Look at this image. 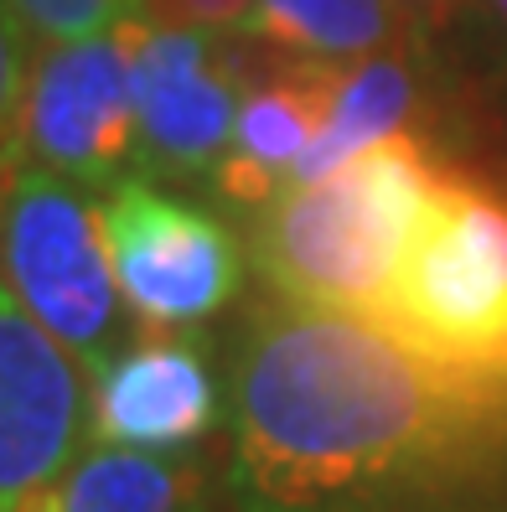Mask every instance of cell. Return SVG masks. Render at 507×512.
Instances as JSON below:
<instances>
[{
  "label": "cell",
  "mask_w": 507,
  "mask_h": 512,
  "mask_svg": "<svg viewBox=\"0 0 507 512\" xmlns=\"http://www.w3.org/2000/svg\"><path fill=\"white\" fill-rule=\"evenodd\" d=\"M233 512H461L507 476V388L357 311L259 306L228 363Z\"/></svg>",
  "instance_id": "1"
},
{
  "label": "cell",
  "mask_w": 507,
  "mask_h": 512,
  "mask_svg": "<svg viewBox=\"0 0 507 512\" xmlns=\"http://www.w3.org/2000/svg\"><path fill=\"white\" fill-rule=\"evenodd\" d=\"M425 135L399 130L316 182H290L249 213V259L280 300L378 316L440 187Z\"/></svg>",
  "instance_id": "2"
},
{
  "label": "cell",
  "mask_w": 507,
  "mask_h": 512,
  "mask_svg": "<svg viewBox=\"0 0 507 512\" xmlns=\"http://www.w3.org/2000/svg\"><path fill=\"white\" fill-rule=\"evenodd\" d=\"M373 321L430 363L507 388V192L440 176Z\"/></svg>",
  "instance_id": "3"
},
{
  "label": "cell",
  "mask_w": 507,
  "mask_h": 512,
  "mask_svg": "<svg viewBox=\"0 0 507 512\" xmlns=\"http://www.w3.org/2000/svg\"><path fill=\"white\" fill-rule=\"evenodd\" d=\"M0 275L83 373L104 368L140 337V316L119 290L104 244V213L88 202V187L63 171L11 156L0 182Z\"/></svg>",
  "instance_id": "4"
},
{
  "label": "cell",
  "mask_w": 507,
  "mask_h": 512,
  "mask_svg": "<svg viewBox=\"0 0 507 512\" xmlns=\"http://www.w3.org/2000/svg\"><path fill=\"white\" fill-rule=\"evenodd\" d=\"M145 16L99 37H78L42 52L26 78L11 156L73 182L114 187L140 171V114H135V57Z\"/></svg>",
  "instance_id": "5"
},
{
  "label": "cell",
  "mask_w": 507,
  "mask_h": 512,
  "mask_svg": "<svg viewBox=\"0 0 507 512\" xmlns=\"http://www.w3.org/2000/svg\"><path fill=\"white\" fill-rule=\"evenodd\" d=\"M99 213L119 290L145 326H202L244 285L238 238L197 202L161 192L151 176L114 182Z\"/></svg>",
  "instance_id": "6"
},
{
  "label": "cell",
  "mask_w": 507,
  "mask_h": 512,
  "mask_svg": "<svg viewBox=\"0 0 507 512\" xmlns=\"http://www.w3.org/2000/svg\"><path fill=\"white\" fill-rule=\"evenodd\" d=\"M233 47L218 32L145 21L135 57V114H140V171L151 182H202L218 176L238 125Z\"/></svg>",
  "instance_id": "7"
},
{
  "label": "cell",
  "mask_w": 507,
  "mask_h": 512,
  "mask_svg": "<svg viewBox=\"0 0 507 512\" xmlns=\"http://www.w3.org/2000/svg\"><path fill=\"white\" fill-rule=\"evenodd\" d=\"M88 440V373L0 275V512H21Z\"/></svg>",
  "instance_id": "8"
},
{
  "label": "cell",
  "mask_w": 507,
  "mask_h": 512,
  "mask_svg": "<svg viewBox=\"0 0 507 512\" xmlns=\"http://www.w3.org/2000/svg\"><path fill=\"white\" fill-rule=\"evenodd\" d=\"M228 414V388L213 357L176 326H145L140 337L88 373V435L99 445L176 450L197 445Z\"/></svg>",
  "instance_id": "9"
},
{
  "label": "cell",
  "mask_w": 507,
  "mask_h": 512,
  "mask_svg": "<svg viewBox=\"0 0 507 512\" xmlns=\"http://www.w3.org/2000/svg\"><path fill=\"white\" fill-rule=\"evenodd\" d=\"M347 63H316V57H280L275 73L254 83V94L238 104L233 145L213 176V187L233 207H264L280 187L295 182L306 145L316 140L326 109H332L337 78Z\"/></svg>",
  "instance_id": "10"
},
{
  "label": "cell",
  "mask_w": 507,
  "mask_h": 512,
  "mask_svg": "<svg viewBox=\"0 0 507 512\" xmlns=\"http://www.w3.org/2000/svg\"><path fill=\"white\" fill-rule=\"evenodd\" d=\"M21 512H213V502L197 461L94 440Z\"/></svg>",
  "instance_id": "11"
},
{
  "label": "cell",
  "mask_w": 507,
  "mask_h": 512,
  "mask_svg": "<svg viewBox=\"0 0 507 512\" xmlns=\"http://www.w3.org/2000/svg\"><path fill=\"white\" fill-rule=\"evenodd\" d=\"M238 32L290 57L357 63L420 37V21L399 0H254Z\"/></svg>",
  "instance_id": "12"
},
{
  "label": "cell",
  "mask_w": 507,
  "mask_h": 512,
  "mask_svg": "<svg viewBox=\"0 0 507 512\" xmlns=\"http://www.w3.org/2000/svg\"><path fill=\"white\" fill-rule=\"evenodd\" d=\"M414 104H420V73L409 68V57L399 47L368 52L357 63L342 68L332 109H326L316 140L306 145L295 182H316V176L342 171L357 150H368L378 140H389L409 125Z\"/></svg>",
  "instance_id": "13"
},
{
  "label": "cell",
  "mask_w": 507,
  "mask_h": 512,
  "mask_svg": "<svg viewBox=\"0 0 507 512\" xmlns=\"http://www.w3.org/2000/svg\"><path fill=\"white\" fill-rule=\"evenodd\" d=\"M11 11L26 21L32 37L78 42V37H99L145 16V0H11Z\"/></svg>",
  "instance_id": "14"
},
{
  "label": "cell",
  "mask_w": 507,
  "mask_h": 512,
  "mask_svg": "<svg viewBox=\"0 0 507 512\" xmlns=\"http://www.w3.org/2000/svg\"><path fill=\"white\" fill-rule=\"evenodd\" d=\"M26 21L11 11V0H0V161L11 156L16 119L26 99V78H32V52H26Z\"/></svg>",
  "instance_id": "15"
},
{
  "label": "cell",
  "mask_w": 507,
  "mask_h": 512,
  "mask_svg": "<svg viewBox=\"0 0 507 512\" xmlns=\"http://www.w3.org/2000/svg\"><path fill=\"white\" fill-rule=\"evenodd\" d=\"M254 0H145V21L197 26V32H238Z\"/></svg>",
  "instance_id": "16"
},
{
  "label": "cell",
  "mask_w": 507,
  "mask_h": 512,
  "mask_svg": "<svg viewBox=\"0 0 507 512\" xmlns=\"http://www.w3.org/2000/svg\"><path fill=\"white\" fill-rule=\"evenodd\" d=\"M466 11L476 16L487 47L502 57V68H507V0H466Z\"/></svg>",
  "instance_id": "17"
},
{
  "label": "cell",
  "mask_w": 507,
  "mask_h": 512,
  "mask_svg": "<svg viewBox=\"0 0 507 512\" xmlns=\"http://www.w3.org/2000/svg\"><path fill=\"white\" fill-rule=\"evenodd\" d=\"M399 6L420 21V32H425V26H440V21H451L456 11H466V0H399Z\"/></svg>",
  "instance_id": "18"
}]
</instances>
